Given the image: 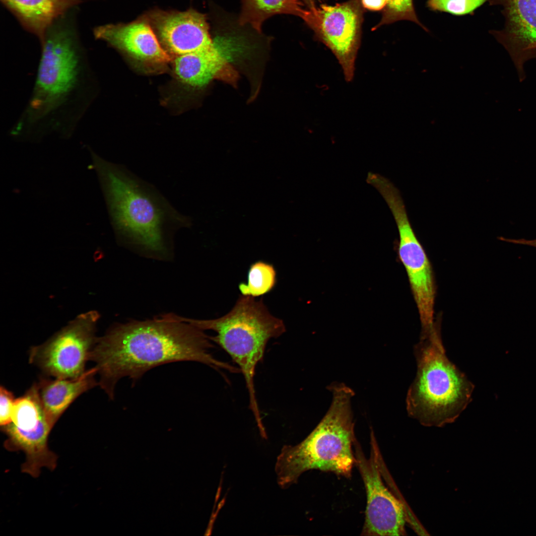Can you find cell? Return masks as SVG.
Returning a JSON list of instances; mask_svg holds the SVG:
<instances>
[{
  "mask_svg": "<svg viewBox=\"0 0 536 536\" xmlns=\"http://www.w3.org/2000/svg\"><path fill=\"white\" fill-rule=\"evenodd\" d=\"M64 16L40 39L41 54L32 92L9 132L15 139L70 136L96 97L91 65L75 29Z\"/></svg>",
  "mask_w": 536,
  "mask_h": 536,
  "instance_id": "6da1fadb",
  "label": "cell"
},
{
  "mask_svg": "<svg viewBox=\"0 0 536 536\" xmlns=\"http://www.w3.org/2000/svg\"><path fill=\"white\" fill-rule=\"evenodd\" d=\"M210 340L203 330L167 314L115 327L97 338L89 360L95 364L98 385L113 399L121 379L135 383L149 370L169 363L194 361L236 373V367L210 353Z\"/></svg>",
  "mask_w": 536,
  "mask_h": 536,
  "instance_id": "7a4b0ae2",
  "label": "cell"
},
{
  "mask_svg": "<svg viewBox=\"0 0 536 536\" xmlns=\"http://www.w3.org/2000/svg\"><path fill=\"white\" fill-rule=\"evenodd\" d=\"M97 168L111 222L119 236L160 251L165 248L166 235L192 225L190 216L178 211L154 186L124 165L98 158Z\"/></svg>",
  "mask_w": 536,
  "mask_h": 536,
  "instance_id": "3957f363",
  "label": "cell"
},
{
  "mask_svg": "<svg viewBox=\"0 0 536 536\" xmlns=\"http://www.w3.org/2000/svg\"><path fill=\"white\" fill-rule=\"evenodd\" d=\"M331 405L321 421L300 443L285 445L275 466L278 485L287 488L305 471L318 469L346 477L351 476L356 459L351 399L354 392L342 384L330 386Z\"/></svg>",
  "mask_w": 536,
  "mask_h": 536,
  "instance_id": "277c9868",
  "label": "cell"
},
{
  "mask_svg": "<svg viewBox=\"0 0 536 536\" xmlns=\"http://www.w3.org/2000/svg\"><path fill=\"white\" fill-rule=\"evenodd\" d=\"M414 353L417 372L406 396L409 415L427 426L454 422L471 402L474 386L447 357L438 323L422 330Z\"/></svg>",
  "mask_w": 536,
  "mask_h": 536,
  "instance_id": "5b68a950",
  "label": "cell"
},
{
  "mask_svg": "<svg viewBox=\"0 0 536 536\" xmlns=\"http://www.w3.org/2000/svg\"><path fill=\"white\" fill-rule=\"evenodd\" d=\"M178 320L201 330H211L217 335L209 337L218 344L239 366L246 383L249 407L258 426L262 420L256 398L254 384L257 364L263 360L268 340L285 331L283 321L272 316L263 302L254 297L240 296L231 310L215 319L195 320L176 316Z\"/></svg>",
  "mask_w": 536,
  "mask_h": 536,
  "instance_id": "8992f818",
  "label": "cell"
},
{
  "mask_svg": "<svg viewBox=\"0 0 536 536\" xmlns=\"http://www.w3.org/2000/svg\"><path fill=\"white\" fill-rule=\"evenodd\" d=\"M1 427L7 437L5 448L20 450L25 454L22 472L37 477L42 468L51 470L56 468L57 456L48 445L53 426L42 405L36 383L16 399L10 422Z\"/></svg>",
  "mask_w": 536,
  "mask_h": 536,
  "instance_id": "52a82bcc",
  "label": "cell"
},
{
  "mask_svg": "<svg viewBox=\"0 0 536 536\" xmlns=\"http://www.w3.org/2000/svg\"><path fill=\"white\" fill-rule=\"evenodd\" d=\"M382 196L395 220L399 234L398 255L406 270L416 302L422 330L434 324L436 286L431 263L408 218L399 190L395 186L385 188Z\"/></svg>",
  "mask_w": 536,
  "mask_h": 536,
  "instance_id": "ba28073f",
  "label": "cell"
},
{
  "mask_svg": "<svg viewBox=\"0 0 536 536\" xmlns=\"http://www.w3.org/2000/svg\"><path fill=\"white\" fill-rule=\"evenodd\" d=\"M95 312L81 314L48 341L33 347L29 361L47 375L72 379L85 371L86 362L98 338Z\"/></svg>",
  "mask_w": 536,
  "mask_h": 536,
  "instance_id": "9c48e42d",
  "label": "cell"
},
{
  "mask_svg": "<svg viewBox=\"0 0 536 536\" xmlns=\"http://www.w3.org/2000/svg\"><path fill=\"white\" fill-rule=\"evenodd\" d=\"M363 8L360 0H349L334 5L321 3L309 9L305 21L335 55L347 82L354 75L361 43Z\"/></svg>",
  "mask_w": 536,
  "mask_h": 536,
  "instance_id": "30bf717a",
  "label": "cell"
},
{
  "mask_svg": "<svg viewBox=\"0 0 536 536\" xmlns=\"http://www.w3.org/2000/svg\"><path fill=\"white\" fill-rule=\"evenodd\" d=\"M371 453L365 456L357 439L354 444L355 465L362 478L367 495L362 535H404L406 516L403 505L386 487L379 462L380 451L373 432L371 433Z\"/></svg>",
  "mask_w": 536,
  "mask_h": 536,
  "instance_id": "8fae6325",
  "label": "cell"
},
{
  "mask_svg": "<svg viewBox=\"0 0 536 536\" xmlns=\"http://www.w3.org/2000/svg\"><path fill=\"white\" fill-rule=\"evenodd\" d=\"M153 19L161 42L176 56L215 46L205 16L195 10L159 12L153 15Z\"/></svg>",
  "mask_w": 536,
  "mask_h": 536,
  "instance_id": "7c38bea8",
  "label": "cell"
},
{
  "mask_svg": "<svg viewBox=\"0 0 536 536\" xmlns=\"http://www.w3.org/2000/svg\"><path fill=\"white\" fill-rule=\"evenodd\" d=\"M502 7L504 26L492 34L520 62L536 56V0H489Z\"/></svg>",
  "mask_w": 536,
  "mask_h": 536,
  "instance_id": "4fadbf2b",
  "label": "cell"
},
{
  "mask_svg": "<svg viewBox=\"0 0 536 536\" xmlns=\"http://www.w3.org/2000/svg\"><path fill=\"white\" fill-rule=\"evenodd\" d=\"M93 33L96 39L106 41L140 61L165 64L171 60L150 25L144 21L104 25L95 28Z\"/></svg>",
  "mask_w": 536,
  "mask_h": 536,
  "instance_id": "5bb4252c",
  "label": "cell"
},
{
  "mask_svg": "<svg viewBox=\"0 0 536 536\" xmlns=\"http://www.w3.org/2000/svg\"><path fill=\"white\" fill-rule=\"evenodd\" d=\"M174 64L178 79L193 87L202 86L213 79L231 83H234L237 79L236 71L215 46L176 56Z\"/></svg>",
  "mask_w": 536,
  "mask_h": 536,
  "instance_id": "9a60e30c",
  "label": "cell"
},
{
  "mask_svg": "<svg viewBox=\"0 0 536 536\" xmlns=\"http://www.w3.org/2000/svg\"><path fill=\"white\" fill-rule=\"evenodd\" d=\"M96 374L93 367L75 378L42 379L36 383L42 405L53 426L79 396L98 385Z\"/></svg>",
  "mask_w": 536,
  "mask_h": 536,
  "instance_id": "2e32d148",
  "label": "cell"
},
{
  "mask_svg": "<svg viewBox=\"0 0 536 536\" xmlns=\"http://www.w3.org/2000/svg\"><path fill=\"white\" fill-rule=\"evenodd\" d=\"M23 26L40 39L47 29L81 0H1Z\"/></svg>",
  "mask_w": 536,
  "mask_h": 536,
  "instance_id": "e0dca14e",
  "label": "cell"
},
{
  "mask_svg": "<svg viewBox=\"0 0 536 536\" xmlns=\"http://www.w3.org/2000/svg\"><path fill=\"white\" fill-rule=\"evenodd\" d=\"M242 2L241 24H249L259 32L264 21L273 15L290 14L305 21L309 13V9L299 0H242Z\"/></svg>",
  "mask_w": 536,
  "mask_h": 536,
  "instance_id": "ac0fdd59",
  "label": "cell"
},
{
  "mask_svg": "<svg viewBox=\"0 0 536 536\" xmlns=\"http://www.w3.org/2000/svg\"><path fill=\"white\" fill-rule=\"evenodd\" d=\"M276 282L273 266L263 261H257L250 267L247 282L240 283L238 287L242 295L255 298L270 291Z\"/></svg>",
  "mask_w": 536,
  "mask_h": 536,
  "instance_id": "d6986e66",
  "label": "cell"
},
{
  "mask_svg": "<svg viewBox=\"0 0 536 536\" xmlns=\"http://www.w3.org/2000/svg\"><path fill=\"white\" fill-rule=\"evenodd\" d=\"M401 20L413 22L425 31H428L417 17L413 0H389L383 9L380 22L374 27L373 30L377 29L384 25L392 24Z\"/></svg>",
  "mask_w": 536,
  "mask_h": 536,
  "instance_id": "ffe728a7",
  "label": "cell"
},
{
  "mask_svg": "<svg viewBox=\"0 0 536 536\" xmlns=\"http://www.w3.org/2000/svg\"><path fill=\"white\" fill-rule=\"evenodd\" d=\"M489 0H427L426 4L431 10L464 15L473 12Z\"/></svg>",
  "mask_w": 536,
  "mask_h": 536,
  "instance_id": "44dd1931",
  "label": "cell"
},
{
  "mask_svg": "<svg viewBox=\"0 0 536 536\" xmlns=\"http://www.w3.org/2000/svg\"><path fill=\"white\" fill-rule=\"evenodd\" d=\"M15 400L12 392L1 386L0 389V425L1 426L10 422Z\"/></svg>",
  "mask_w": 536,
  "mask_h": 536,
  "instance_id": "7402d4cb",
  "label": "cell"
},
{
  "mask_svg": "<svg viewBox=\"0 0 536 536\" xmlns=\"http://www.w3.org/2000/svg\"><path fill=\"white\" fill-rule=\"evenodd\" d=\"M363 8L371 10L384 9L389 0H360Z\"/></svg>",
  "mask_w": 536,
  "mask_h": 536,
  "instance_id": "603a6c76",
  "label": "cell"
},
{
  "mask_svg": "<svg viewBox=\"0 0 536 536\" xmlns=\"http://www.w3.org/2000/svg\"><path fill=\"white\" fill-rule=\"evenodd\" d=\"M500 239L502 241H504L507 242H510L515 244H523L525 245H528L536 247V239L532 240H528L524 239H511L505 238L503 237H500Z\"/></svg>",
  "mask_w": 536,
  "mask_h": 536,
  "instance_id": "cb8c5ba5",
  "label": "cell"
},
{
  "mask_svg": "<svg viewBox=\"0 0 536 536\" xmlns=\"http://www.w3.org/2000/svg\"><path fill=\"white\" fill-rule=\"evenodd\" d=\"M309 9L313 8L321 4L323 0H299Z\"/></svg>",
  "mask_w": 536,
  "mask_h": 536,
  "instance_id": "d4e9b609",
  "label": "cell"
}]
</instances>
